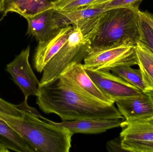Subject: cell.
Instances as JSON below:
<instances>
[{
	"instance_id": "1",
	"label": "cell",
	"mask_w": 153,
	"mask_h": 152,
	"mask_svg": "<svg viewBox=\"0 0 153 152\" xmlns=\"http://www.w3.org/2000/svg\"><path fill=\"white\" fill-rule=\"evenodd\" d=\"M36 104L46 114L63 121L85 119H124L114 104L103 102L74 90L60 79L39 85Z\"/></svg>"
},
{
	"instance_id": "2",
	"label": "cell",
	"mask_w": 153,
	"mask_h": 152,
	"mask_svg": "<svg viewBox=\"0 0 153 152\" xmlns=\"http://www.w3.org/2000/svg\"><path fill=\"white\" fill-rule=\"evenodd\" d=\"M139 7L108 9L77 24L87 34L92 48L136 45L139 40Z\"/></svg>"
},
{
	"instance_id": "3",
	"label": "cell",
	"mask_w": 153,
	"mask_h": 152,
	"mask_svg": "<svg viewBox=\"0 0 153 152\" xmlns=\"http://www.w3.org/2000/svg\"><path fill=\"white\" fill-rule=\"evenodd\" d=\"M73 26V29L66 43L45 67L39 85L59 79L71 64L81 63L91 51L87 35L78 24Z\"/></svg>"
},
{
	"instance_id": "4",
	"label": "cell",
	"mask_w": 153,
	"mask_h": 152,
	"mask_svg": "<svg viewBox=\"0 0 153 152\" xmlns=\"http://www.w3.org/2000/svg\"><path fill=\"white\" fill-rule=\"evenodd\" d=\"M84 62L85 69L107 71L115 67L137 65L136 46L120 45L92 48Z\"/></svg>"
},
{
	"instance_id": "5",
	"label": "cell",
	"mask_w": 153,
	"mask_h": 152,
	"mask_svg": "<svg viewBox=\"0 0 153 152\" xmlns=\"http://www.w3.org/2000/svg\"><path fill=\"white\" fill-rule=\"evenodd\" d=\"M30 47L26 49L15 57L7 64L6 70L11 76L13 82L19 87L27 101L30 96H36L40 84L29 61Z\"/></svg>"
},
{
	"instance_id": "6",
	"label": "cell",
	"mask_w": 153,
	"mask_h": 152,
	"mask_svg": "<svg viewBox=\"0 0 153 152\" xmlns=\"http://www.w3.org/2000/svg\"><path fill=\"white\" fill-rule=\"evenodd\" d=\"M85 70L100 90L110 97L115 103L117 100L137 96L144 93L110 71Z\"/></svg>"
},
{
	"instance_id": "7",
	"label": "cell",
	"mask_w": 153,
	"mask_h": 152,
	"mask_svg": "<svg viewBox=\"0 0 153 152\" xmlns=\"http://www.w3.org/2000/svg\"><path fill=\"white\" fill-rule=\"evenodd\" d=\"M59 79L66 85L85 95L106 103H115L110 97L97 87L81 63L71 64Z\"/></svg>"
},
{
	"instance_id": "8",
	"label": "cell",
	"mask_w": 153,
	"mask_h": 152,
	"mask_svg": "<svg viewBox=\"0 0 153 152\" xmlns=\"http://www.w3.org/2000/svg\"><path fill=\"white\" fill-rule=\"evenodd\" d=\"M73 29V26L60 28L45 40L39 42L34 59L37 72H43L46 65L66 43Z\"/></svg>"
},
{
	"instance_id": "9",
	"label": "cell",
	"mask_w": 153,
	"mask_h": 152,
	"mask_svg": "<svg viewBox=\"0 0 153 152\" xmlns=\"http://www.w3.org/2000/svg\"><path fill=\"white\" fill-rule=\"evenodd\" d=\"M126 120H142L153 117V104L146 93L115 101Z\"/></svg>"
},
{
	"instance_id": "10",
	"label": "cell",
	"mask_w": 153,
	"mask_h": 152,
	"mask_svg": "<svg viewBox=\"0 0 153 152\" xmlns=\"http://www.w3.org/2000/svg\"><path fill=\"white\" fill-rule=\"evenodd\" d=\"M40 119L54 125L64 128L74 134L77 133L97 134L106 132L108 129L120 126L124 120L120 119H85L55 122L41 116Z\"/></svg>"
},
{
	"instance_id": "11",
	"label": "cell",
	"mask_w": 153,
	"mask_h": 152,
	"mask_svg": "<svg viewBox=\"0 0 153 152\" xmlns=\"http://www.w3.org/2000/svg\"><path fill=\"white\" fill-rule=\"evenodd\" d=\"M55 10L51 8L33 17L26 18L28 22L27 35L34 37L41 42L50 36L58 29L54 18Z\"/></svg>"
},
{
	"instance_id": "12",
	"label": "cell",
	"mask_w": 153,
	"mask_h": 152,
	"mask_svg": "<svg viewBox=\"0 0 153 152\" xmlns=\"http://www.w3.org/2000/svg\"><path fill=\"white\" fill-rule=\"evenodd\" d=\"M120 127L122 140L153 141V117L142 120H124Z\"/></svg>"
},
{
	"instance_id": "13",
	"label": "cell",
	"mask_w": 153,
	"mask_h": 152,
	"mask_svg": "<svg viewBox=\"0 0 153 152\" xmlns=\"http://www.w3.org/2000/svg\"><path fill=\"white\" fill-rule=\"evenodd\" d=\"M53 8L49 0H4L3 16L9 12L18 13L25 18Z\"/></svg>"
},
{
	"instance_id": "14",
	"label": "cell",
	"mask_w": 153,
	"mask_h": 152,
	"mask_svg": "<svg viewBox=\"0 0 153 152\" xmlns=\"http://www.w3.org/2000/svg\"><path fill=\"white\" fill-rule=\"evenodd\" d=\"M108 9L85 7L67 11L54 10L53 17L57 28L76 25L79 21L91 18Z\"/></svg>"
},
{
	"instance_id": "15",
	"label": "cell",
	"mask_w": 153,
	"mask_h": 152,
	"mask_svg": "<svg viewBox=\"0 0 153 152\" xmlns=\"http://www.w3.org/2000/svg\"><path fill=\"white\" fill-rule=\"evenodd\" d=\"M0 141L9 150L18 152H36L18 133L1 119Z\"/></svg>"
},
{
	"instance_id": "16",
	"label": "cell",
	"mask_w": 153,
	"mask_h": 152,
	"mask_svg": "<svg viewBox=\"0 0 153 152\" xmlns=\"http://www.w3.org/2000/svg\"><path fill=\"white\" fill-rule=\"evenodd\" d=\"M137 65L150 90L153 89V53L139 42L136 45Z\"/></svg>"
},
{
	"instance_id": "17",
	"label": "cell",
	"mask_w": 153,
	"mask_h": 152,
	"mask_svg": "<svg viewBox=\"0 0 153 152\" xmlns=\"http://www.w3.org/2000/svg\"><path fill=\"white\" fill-rule=\"evenodd\" d=\"M111 70L113 74L123 79L144 93L150 90L144 81L140 69H134L130 66H123L115 67Z\"/></svg>"
},
{
	"instance_id": "18",
	"label": "cell",
	"mask_w": 153,
	"mask_h": 152,
	"mask_svg": "<svg viewBox=\"0 0 153 152\" xmlns=\"http://www.w3.org/2000/svg\"><path fill=\"white\" fill-rule=\"evenodd\" d=\"M96 0H55L51 1L52 7L57 11H67L87 7Z\"/></svg>"
},
{
	"instance_id": "19",
	"label": "cell",
	"mask_w": 153,
	"mask_h": 152,
	"mask_svg": "<svg viewBox=\"0 0 153 152\" xmlns=\"http://www.w3.org/2000/svg\"><path fill=\"white\" fill-rule=\"evenodd\" d=\"M138 30L139 37L138 42L143 44L153 53V28L140 15Z\"/></svg>"
},
{
	"instance_id": "20",
	"label": "cell",
	"mask_w": 153,
	"mask_h": 152,
	"mask_svg": "<svg viewBox=\"0 0 153 152\" xmlns=\"http://www.w3.org/2000/svg\"><path fill=\"white\" fill-rule=\"evenodd\" d=\"M121 146L125 151L153 152V141L122 140Z\"/></svg>"
},
{
	"instance_id": "21",
	"label": "cell",
	"mask_w": 153,
	"mask_h": 152,
	"mask_svg": "<svg viewBox=\"0 0 153 152\" xmlns=\"http://www.w3.org/2000/svg\"><path fill=\"white\" fill-rule=\"evenodd\" d=\"M143 0H110L108 1L94 6L105 9H111L120 7H139Z\"/></svg>"
},
{
	"instance_id": "22",
	"label": "cell",
	"mask_w": 153,
	"mask_h": 152,
	"mask_svg": "<svg viewBox=\"0 0 153 152\" xmlns=\"http://www.w3.org/2000/svg\"><path fill=\"white\" fill-rule=\"evenodd\" d=\"M106 147L109 152L125 151L121 146V138L120 137L108 142Z\"/></svg>"
},
{
	"instance_id": "23",
	"label": "cell",
	"mask_w": 153,
	"mask_h": 152,
	"mask_svg": "<svg viewBox=\"0 0 153 152\" xmlns=\"http://www.w3.org/2000/svg\"><path fill=\"white\" fill-rule=\"evenodd\" d=\"M139 15L141 16L153 28V14L148 11H141L139 10Z\"/></svg>"
},
{
	"instance_id": "24",
	"label": "cell",
	"mask_w": 153,
	"mask_h": 152,
	"mask_svg": "<svg viewBox=\"0 0 153 152\" xmlns=\"http://www.w3.org/2000/svg\"><path fill=\"white\" fill-rule=\"evenodd\" d=\"M110 0H96L92 4L89 6H87L88 7H93L94 6L98 5V4H101L103 3L106 2Z\"/></svg>"
},
{
	"instance_id": "25",
	"label": "cell",
	"mask_w": 153,
	"mask_h": 152,
	"mask_svg": "<svg viewBox=\"0 0 153 152\" xmlns=\"http://www.w3.org/2000/svg\"><path fill=\"white\" fill-rule=\"evenodd\" d=\"M10 152V151L4 145L0 142V152Z\"/></svg>"
},
{
	"instance_id": "26",
	"label": "cell",
	"mask_w": 153,
	"mask_h": 152,
	"mask_svg": "<svg viewBox=\"0 0 153 152\" xmlns=\"http://www.w3.org/2000/svg\"><path fill=\"white\" fill-rule=\"evenodd\" d=\"M146 93L148 94V95L150 96L153 104V89H152V90H149V91H147Z\"/></svg>"
},
{
	"instance_id": "27",
	"label": "cell",
	"mask_w": 153,
	"mask_h": 152,
	"mask_svg": "<svg viewBox=\"0 0 153 152\" xmlns=\"http://www.w3.org/2000/svg\"><path fill=\"white\" fill-rule=\"evenodd\" d=\"M4 10V0H0V12H3Z\"/></svg>"
},
{
	"instance_id": "28",
	"label": "cell",
	"mask_w": 153,
	"mask_h": 152,
	"mask_svg": "<svg viewBox=\"0 0 153 152\" xmlns=\"http://www.w3.org/2000/svg\"><path fill=\"white\" fill-rule=\"evenodd\" d=\"M4 16L3 15V16L2 17V18H0V21H1L3 19V18H4Z\"/></svg>"
}]
</instances>
